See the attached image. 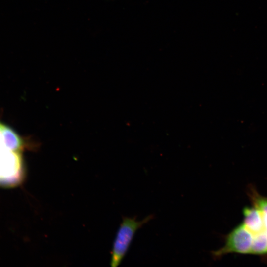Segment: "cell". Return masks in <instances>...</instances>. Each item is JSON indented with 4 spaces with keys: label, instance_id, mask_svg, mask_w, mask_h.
<instances>
[{
    "label": "cell",
    "instance_id": "cell-1",
    "mask_svg": "<svg viewBox=\"0 0 267 267\" xmlns=\"http://www.w3.org/2000/svg\"><path fill=\"white\" fill-rule=\"evenodd\" d=\"M153 218L150 215L140 221L136 217L123 218L114 238L111 250L110 266H118L125 256L136 231Z\"/></svg>",
    "mask_w": 267,
    "mask_h": 267
},
{
    "label": "cell",
    "instance_id": "cell-2",
    "mask_svg": "<svg viewBox=\"0 0 267 267\" xmlns=\"http://www.w3.org/2000/svg\"><path fill=\"white\" fill-rule=\"evenodd\" d=\"M25 169L20 151L0 150V186L12 187L20 184Z\"/></svg>",
    "mask_w": 267,
    "mask_h": 267
},
{
    "label": "cell",
    "instance_id": "cell-3",
    "mask_svg": "<svg viewBox=\"0 0 267 267\" xmlns=\"http://www.w3.org/2000/svg\"><path fill=\"white\" fill-rule=\"evenodd\" d=\"M253 238L252 234L241 224L227 236L223 247L212 252V256L216 258L232 252L251 253Z\"/></svg>",
    "mask_w": 267,
    "mask_h": 267
},
{
    "label": "cell",
    "instance_id": "cell-4",
    "mask_svg": "<svg viewBox=\"0 0 267 267\" xmlns=\"http://www.w3.org/2000/svg\"><path fill=\"white\" fill-rule=\"evenodd\" d=\"M243 214V224L253 235L266 230L261 213L257 207L245 208Z\"/></svg>",
    "mask_w": 267,
    "mask_h": 267
},
{
    "label": "cell",
    "instance_id": "cell-5",
    "mask_svg": "<svg viewBox=\"0 0 267 267\" xmlns=\"http://www.w3.org/2000/svg\"><path fill=\"white\" fill-rule=\"evenodd\" d=\"M253 236L251 253L262 254L267 253V231L264 230Z\"/></svg>",
    "mask_w": 267,
    "mask_h": 267
},
{
    "label": "cell",
    "instance_id": "cell-6",
    "mask_svg": "<svg viewBox=\"0 0 267 267\" xmlns=\"http://www.w3.org/2000/svg\"><path fill=\"white\" fill-rule=\"evenodd\" d=\"M255 206L260 211L263 219L265 230L267 231V198L254 196Z\"/></svg>",
    "mask_w": 267,
    "mask_h": 267
}]
</instances>
